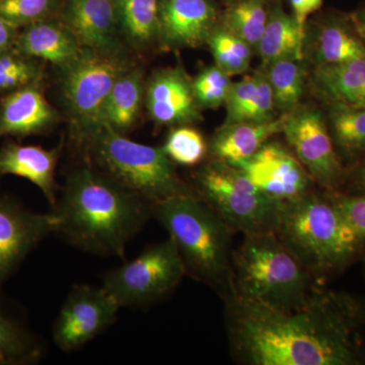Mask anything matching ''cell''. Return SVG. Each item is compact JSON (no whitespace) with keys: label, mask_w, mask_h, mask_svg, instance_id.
I'll return each instance as SVG.
<instances>
[{"label":"cell","mask_w":365,"mask_h":365,"mask_svg":"<svg viewBox=\"0 0 365 365\" xmlns=\"http://www.w3.org/2000/svg\"><path fill=\"white\" fill-rule=\"evenodd\" d=\"M346 182H351V193L365 194V160L357 163L350 172H347Z\"/></svg>","instance_id":"74e56055"},{"label":"cell","mask_w":365,"mask_h":365,"mask_svg":"<svg viewBox=\"0 0 365 365\" xmlns=\"http://www.w3.org/2000/svg\"><path fill=\"white\" fill-rule=\"evenodd\" d=\"M153 216L176 244L187 274L213 288L225 300L234 294L232 230L193 193L153 205Z\"/></svg>","instance_id":"3957f363"},{"label":"cell","mask_w":365,"mask_h":365,"mask_svg":"<svg viewBox=\"0 0 365 365\" xmlns=\"http://www.w3.org/2000/svg\"><path fill=\"white\" fill-rule=\"evenodd\" d=\"M143 97V73L138 69L129 68L117 79L108 97L103 114V128L125 135L135 123Z\"/></svg>","instance_id":"7402d4cb"},{"label":"cell","mask_w":365,"mask_h":365,"mask_svg":"<svg viewBox=\"0 0 365 365\" xmlns=\"http://www.w3.org/2000/svg\"><path fill=\"white\" fill-rule=\"evenodd\" d=\"M268 18L263 0H242L228 9L225 28L251 47H257L265 31Z\"/></svg>","instance_id":"f1b7e54d"},{"label":"cell","mask_w":365,"mask_h":365,"mask_svg":"<svg viewBox=\"0 0 365 365\" xmlns=\"http://www.w3.org/2000/svg\"><path fill=\"white\" fill-rule=\"evenodd\" d=\"M146 104L155 123L185 124L200 119L193 81L181 68L158 71L148 86Z\"/></svg>","instance_id":"9a60e30c"},{"label":"cell","mask_w":365,"mask_h":365,"mask_svg":"<svg viewBox=\"0 0 365 365\" xmlns=\"http://www.w3.org/2000/svg\"><path fill=\"white\" fill-rule=\"evenodd\" d=\"M300 61L283 58L268 64L266 74L272 88L274 103L285 113L295 109L304 93V71Z\"/></svg>","instance_id":"83f0119b"},{"label":"cell","mask_w":365,"mask_h":365,"mask_svg":"<svg viewBox=\"0 0 365 365\" xmlns=\"http://www.w3.org/2000/svg\"><path fill=\"white\" fill-rule=\"evenodd\" d=\"M232 355L250 365H365V299L319 287L306 304L274 309L232 297Z\"/></svg>","instance_id":"6da1fadb"},{"label":"cell","mask_w":365,"mask_h":365,"mask_svg":"<svg viewBox=\"0 0 365 365\" xmlns=\"http://www.w3.org/2000/svg\"><path fill=\"white\" fill-rule=\"evenodd\" d=\"M257 91V74L246 76L232 85L227 103V121L225 124L242 122L245 114L253 103Z\"/></svg>","instance_id":"e575fe53"},{"label":"cell","mask_w":365,"mask_h":365,"mask_svg":"<svg viewBox=\"0 0 365 365\" xmlns=\"http://www.w3.org/2000/svg\"><path fill=\"white\" fill-rule=\"evenodd\" d=\"M195 194L232 232L244 235L276 234L287 206L266 195L239 168L215 160L197 173Z\"/></svg>","instance_id":"52a82bcc"},{"label":"cell","mask_w":365,"mask_h":365,"mask_svg":"<svg viewBox=\"0 0 365 365\" xmlns=\"http://www.w3.org/2000/svg\"><path fill=\"white\" fill-rule=\"evenodd\" d=\"M316 81L329 103L365 108V58L318 66Z\"/></svg>","instance_id":"44dd1931"},{"label":"cell","mask_w":365,"mask_h":365,"mask_svg":"<svg viewBox=\"0 0 365 365\" xmlns=\"http://www.w3.org/2000/svg\"><path fill=\"white\" fill-rule=\"evenodd\" d=\"M215 21L209 0H163L158 4V35L169 46L196 47L207 42Z\"/></svg>","instance_id":"2e32d148"},{"label":"cell","mask_w":365,"mask_h":365,"mask_svg":"<svg viewBox=\"0 0 365 365\" xmlns=\"http://www.w3.org/2000/svg\"><path fill=\"white\" fill-rule=\"evenodd\" d=\"M163 150L173 163L194 167L206 157L208 146L200 132L191 127L180 126L170 132Z\"/></svg>","instance_id":"4dcf8cb0"},{"label":"cell","mask_w":365,"mask_h":365,"mask_svg":"<svg viewBox=\"0 0 365 365\" xmlns=\"http://www.w3.org/2000/svg\"><path fill=\"white\" fill-rule=\"evenodd\" d=\"M365 58V43L350 21L332 20L321 26L317 38L318 66L345 63Z\"/></svg>","instance_id":"603a6c76"},{"label":"cell","mask_w":365,"mask_h":365,"mask_svg":"<svg viewBox=\"0 0 365 365\" xmlns=\"http://www.w3.org/2000/svg\"><path fill=\"white\" fill-rule=\"evenodd\" d=\"M42 353L37 338L4 311L0 300V365L36 364Z\"/></svg>","instance_id":"484cf974"},{"label":"cell","mask_w":365,"mask_h":365,"mask_svg":"<svg viewBox=\"0 0 365 365\" xmlns=\"http://www.w3.org/2000/svg\"><path fill=\"white\" fill-rule=\"evenodd\" d=\"M59 157V148L7 143L0 148V175L25 178L42 191L52 207L58 198L55 173Z\"/></svg>","instance_id":"ac0fdd59"},{"label":"cell","mask_w":365,"mask_h":365,"mask_svg":"<svg viewBox=\"0 0 365 365\" xmlns=\"http://www.w3.org/2000/svg\"><path fill=\"white\" fill-rule=\"evenodd\" d=\"M56 0H0V18L18 29L48 20Z\"/></svg>","instance_id":"d6a6232c"},{"label":"cell","mask_w":365,"mask_h":365,"mask_svg":"<svg viewBox=\"0 0 365 365\" xmlns=\"http://www.w3.org/2000/svg\"><path fill=\"white\" fill-rule=\"evenodd\" d=\"M19 34L20 29L0 18V53L14 48Z\"/></svg>","instance_id":"8d00e7d4"},{"label":"cell","mask_w":365,"mask_h":365,"mask_svg":"<svg viewBox=\"0 0 365 365\" xmlns=\"http://www.w3.org/2000/svg\"><path fill=\"white\" fill-rule=\"evenodd\" d=\"M52 212L59 234L98 256L123 257L127 245L153 215V204L93 165L71 170Z\"/></svg>","instance_id":"7a4b0ae2"},{"label":"cell","mask_w":365,"mask_h":365,"mask_svg":"<svg viewBox=\"0 0 365 365\" xmlns=\"http://www.w3.org/2000/svg\"><path fill=\"white\" fill-rule=\"evenodd\" d=\"M328 194L345 222L365 241V194L342 190L328 192Z\"/></svg>","instance_id":"836d02e7"},{"label":"cell","mask_w":365,"mask_h":365,"mask_svg":"<svg viewBox=\"0 0 365 365\" xmlns=\"http://www.w3.org/2000/svg\"><path fill=\"white\" fill-rule=\"evenodd\" d=\"M120 309L104 287L74 285L53 325L54 344L63 352L83 347L116 322Z\"/></svg>","instance_id":"8fae6325"},{"label":"cell","mask_w":365,"mask_h":365,"mask_svg":"<svg viewBox=\"0 0 365 365\" xmlns=\"http://www.w3.org/2000/svg\"><path fill=\"white\" fill-rule=\"evenodd\" d=\"M353 25L356 29L357 33L359 34L361 39L365 43V9L356 11L351 16Z\"/></svg>","instance_id":"f35d334b"},{"label":"cell","mask_w":365,"mask_h":365,"mask_svg":"<svg viewBox=\"0 0 365 365\" xmlns=\"http://www.w3.org/2000/svg\"><path fill=\"white\" fill-rule=\"evenodd\" d=\"M96 168L153 205L193 193L178 177L163 148L145 145L103 128L83 145Z\"/></svg>","instance_id":"8992f818"},{"label":"cell","mask_w":365,"mask_h":365,"mask_svg":"<svg viewBox=\"0 0 365 365\" xmlns=\"http://www.w3.org/2000/svg\"><path fill=\"white\" fill-rule=\"evenodd\" d=\"M14 48L26 57L45 60L63 68L73 63L83 51L63 24L48 20L25 26Z\"/></svg>","instance_id":"ffe728a7"},{"label":"cell","mask_w":365,"mask_h":365,"mask_svg":"<svg viewBox=\"0 0 365 365\" xmlns=\"http://www.w3.org/2000/svg\"><path fill=\"white\" fill-rule=\"evenodd\" d=\"M62 24L83 49L119 53L121 28L116 0H68Z\"/></svg>","instance_id":"5bb4252c"},{"label":"cell","mask_w":365,"mask_h":365,"mask_svg":"<svg viewBox=\"0 0 365 365\" xmlns=\"http://www.w3.org/2000/svg\"><path fill=\"white\" fill-rule=\"evenodd\" d=\"M58 222L52 211L34 212L0 193V300L4 283L45 237L56 234Z\"/></svg>","instance_id":"7c38bea8"},{"label":"cell","mask_w":365,"mask_h":365,"mask_svg":"<svg viewBox=\"0 0 365 365\" xmlns=\"http://www.w3.org/2000/svg\"><path fill=\"white\" fill-rule=\"evenodd\" d=\"M329 130L341 160H365V108L330 103Z\"/></svg>","instance_id":"cb8c5ba5"},{"label":"cell","mask_w":365,"mask_h":365,"mask_svg":"<svg viewBox=\"0 0 365 365\" xmlns=\"http://www.w3.org/2000/svg\"><path fill=\"white\" fill-rule=\"evenodd\" d=\"M122 32L136 45H145L158 35V0H116Z\"/></svg>","instance_id":"4316f807"},{"label":"cell","mask_w":365,"mask_h":365,"mask_svg":"<svg viewBox=\"0 0 365 365\" xmlns=\"http://www.w3.org/2000/svg\"><path fill=\"white\" fill-rule=\"evenodd\" d=\"M304 41V34L299 30L294 16L275 9L269 16L265 31L257 48L262 59L268 66L278 59L302 60Z\"/></svg>","instance_id":"d4e9b609"},{"label":"cell","mask_w":365,"mask_h":365,"mask_svg":"<svg viewBox=\"0 0 365 365\" xmlns=\"http://www.w3.org/2000/svg\"><path fill=\"white\" fill-rule=\"evenodd\" d=\"M232 297L282 311L302 307L319 288L275 232L245 235L232 257Z\"/></svg>","instance_id":"5b68a950"},{"label":"cell","mask_w":365,"mask_h":365,"mask_svg":"<svg viewBox=\"0 0 365 365\" xmlns=\"http://www.w3.org/2000/svg\"><path fill=\"white\" fill-rule=\"evenodd\" d=\"M294 11V19L299 30L304 34L306 21L309 14L318 11L323 4V0H290Z\"/></svg>","instance_id":"d590c367"},{"label":"cell","mask_w":365,"mask_h":365,"mask_svg":"<svg viewBox=\"0 0 365 365\" xmlns=\"http://www.w3.org/2000/svg\"><path fill=\"white\" fill-rule=\"evenodd\" d=\"M237 168L266 195L285 205L313 193L314 180L294 153L282 144L266 143Z\"/></svg>","instance_id":"4fadbf2b"},{"label":"cell","mask_w":365,"mask_h":365,"mask_svg":"<svg viewBox=\"0 0 365 365\" xmlns=\"http://www.w3.org/2000/svg\"><path fill=\"white\" fill-rule=\"evenodd\" d=\"M362 260L364 262V266H365V253L364 255V257H362Z\"/></svg>","instance_id":"ab89813d"},{"label":"cell","mask_w":365,"mask_h":365,"mask_svg":"<svg viewBox=\"0 0 365 365\" xmlns=\"http://www.w3.org/2000/svg\"><path fill=\"white\" fill-rule=\"evenodd\" d=\"M282 132L314 182L327 192L341 191L348 170L322 113L313 108L289 112Z\"/></svg>","instance_id":"30bf717a"},{"label":"cell","mask_w":365,"mask_h":365,"mask_svg":"<svg viewBox=\"0 0 365 365\" xmlns=\"http://www.w3.org/2000/svg\"><path fill=\"white\" fill-rule=\"evenodd\" d=\"M234 83L230 76L217 66L203 69L193 81L195 97L200 108H215L225 105Z\"/></svg>","instance_id":"1f68e13d"},{"label":"cell","mask_w":365,"mask_h":365,"mask_svg":"<svg viewBox=\"0 0 365 365\" xmlns=\"http://www.w3.org/2000/svg\"><path fill=\"white\" fill-rule=\"evenodd\" d=\"M129 68L118 55L86 49L64 68V101L71 117L72 134L79 145H85L102 130L108 97L117 79Z\"/></svg>","instance_id":"ba28073f"},{"label":"cell","mask_w":365,"mask_h":365,"mask_svg":"<svg viewBox=\"0 0 365 365\" xmlns=\"http://www.w3.org/2000/svg\"><path fill=\"white\" fill-rule=\"evenodd\" d=\"M276 235L317 280L343 272L365 253V241L326 191L287 204Z\"/></svg>","instance_id":"277c9868"},{"label":"cell","mask_w":365,"mask_h":365,"mask_svg":"<svg viewBox=\"0 0 365 365\" xmlns=\"http://www.w3.org/2000/svg\"><path fill=\"white\" fill-rule=\"evenodd\" d=\"M40 81L7 93L0 101V138L40 134L54 124L56 114L46 100Z\"/></svg>","instance_id":"e0dca14e"},{"label":"cell","mask_w":365,"mask_h":365,"mask_svg":"<svg viewBox=\"0 0 365 365\" xmlns=\"http://www.w3.org/2000/svg\"><path fill=\"white\" fill-rule=\"evenodd\" d=\"M186 274L176 244L169 237L106 273L103 287L120 307H145L167 297Z\"/></svg>","instance_id":"9c48e42d"},{"label":"cell","mask_w":365,"mask_h":365,"mask_svg":"<svg viewBox=\"0 0 365 365\" xmlns=\"http://www.w3.org/2000/svg\"><path fill=\"white\" fill-rule=\"evenodd\" d=\"M207 43L215 64L228 76H237L248 71L251 63V46L227 29L212 30Z\"/></svg>","instance_id":"f546056e"},{"label":"cell","mask_w":365,"mask_h":365,"mask_svg":"<svg viewBox=\"0 0 365 365\" xmlns=\"http://www.w3.org/2000/svg\"><path fill=\"white\" fill-rule=\"evenodd\" d=\"M289 112L263 122L225 124L213 136L210 150L213 160L237 165L253 157L271 137L284 128Z\"/></svg>","instance_id":"d6986e66"}]
</instances>
